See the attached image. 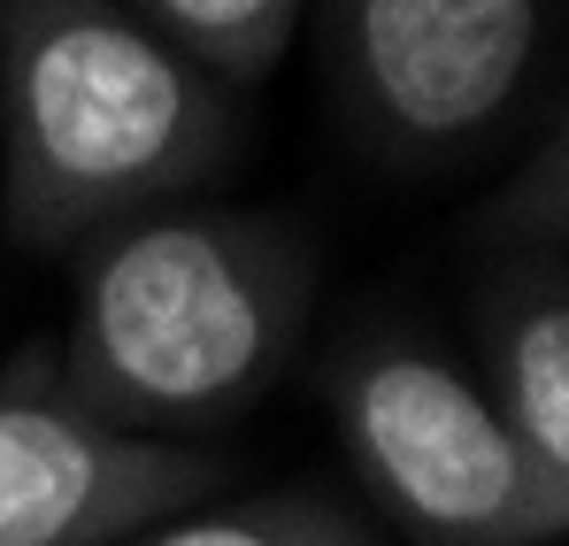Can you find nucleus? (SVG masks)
<instances>
[{"label": "nucleus", "mask_w": 569, "mask_h": 546, "mask_svg": "<svg viewBox=\"0 0 569 546\" xmlns=\"http://www.w3.org/2000/svg\"><path fill=\"white\" fill-rule=\"evenodd\" d=\"M116 546H370L362 524H347L316 493H254V500H192L178 516L131 532Z\"/></svg>", "instance_id": "6e6552de"}, {"label": "nucleus", "mask_w": 569, "mask_h": 546, "mask_svg": "<svg viewBox=\"0 0 569 546\" xmlns=\"http://www.w3.org/2000/svg\"><path fill=\"white\" fill-rule=\"evenodd\" d=\"M123 8L231 92L262 86L308 16V0H123Z\"/></svg>", "instance_id": "0eeeda50"}, {"label": "nucleus", "mask_w": 569, "mask_h": 546, "mask_svg": "<svg viewBox=\"0 0 569 546\" xmlns=\"http://www.w3.org/2000/svg\"><path fill=\"white\" fill-rule=\"evenodd\" d=\"M331 424L355 477L416 546H562L569 493L516 447L462 363L362 339L331 369Z\"/></svg>", "instance_id": "7ed1b4c3"}, {"label": "nucleus", "mask_w": 569, "mask_h": 546, "mask_svg": "<svg viewBox=\"0 0 569 546\" xmlns=\"http://www.w3.org/2000/svg\"><path fill=\"white\" fill-rule=\"evenodd\" d=\"M485 400L569 493V247H508L477 300Z\"/></svg>", "instance_id": "423d86ee"}, {"label": "nucleus", "mask_w": 569, "mask_h": 546, "mask_svg": "<svg viewBox=\"0 0 569 546\" xmlns=\"http://www.w3.org/2000/svg\"><path fill=\"white\" fill-rule=\"evenodd\" d=\"M223 485L192 439H147L86 416L47 347L0 369V546H116Z\"/></svg>", "instance_id": "39448f33"}, {"label": "nucleus", "mask_w": 569, "mask_h": 546, "mask_svg": "<svg viewBox=\"0 0 569 546\" xmlns=\"http://www.w3.org/2000/svg\"><path fill=\"white\" fill-rule=\"evenodd\" d=\"M539 116H547L539 147L523 155V170L485 208L508 247H569V116H562V100H547Z\"/></svg>", "instance_id": "1a4fd4ad"}, {"label": "nucleus", "mask_w": 569, "mask_h": 546, "mask_svg": "<svg viewBox=\"0 0 569 546\" xmlns=\"http://www.w3.org/2000/svg\"><path fill=\"white\" fill-rule=\"evenodd\" d=\"M239 100L123 0H0V224L23 255L231 170Z\"/></svg>", "instance_id": "f03ea898"}, {"label": "nucleus", "mask_w": 569, "mask_h": 546, "mask_svg": "<svg viewBox=\"0 0 569 546\" xmlns=\"http://www.w3.org/2000/svg\"><path fill=\"white\" fill-rule=\"evenodd\" d=\"M555 0H323V78L355 139L447 170L547 108Z\"/></svg>", "instance_id": "20e7f679"}, {"label": "nucleus", "mask_w": 569, "mask_h": 546, "mask_svg": "<svg viewBox=\"0 0 569 546\" xmlns=\"http://www.w3.org/2000/svg\"><path fill=\"white\" fill-rule=\"evenodd\" d=\"M308 292V247L278 216L162 200L70 255V316L47 369L100 424L186 439L278 385Z\"/></svg>", "instance_id": "f257e3e1"}]
</instances>
